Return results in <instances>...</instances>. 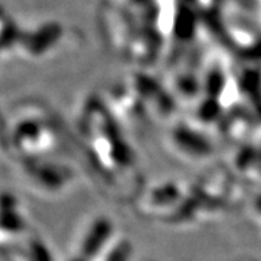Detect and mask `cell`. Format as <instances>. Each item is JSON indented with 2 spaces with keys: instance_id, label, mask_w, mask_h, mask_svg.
Instances as JSON below:
<instances>
[{
  "instance_id": "1",
  "label": "cell",
  "mask_w": 261,
  "mask_h": 261,
  "mask_svg": "<svg viewBox=\"0 0 261 261\" xmlns=\"http://www.w3.org/2000/svg\"><path fill=\"white\" fill-rule=\"evenodd\" d=\"M0 228L10 230V232L21 230V228H23V219L15 212V208L0 210Z\"/></svg>"
}]
</instances>
